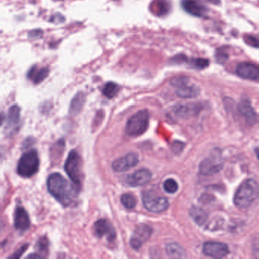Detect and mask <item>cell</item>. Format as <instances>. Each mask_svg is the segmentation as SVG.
Listing matches in <instances>:
<instances>
[{"label":"cell","mask_w":259,"mask_h":259,"mask_svg":"<svg viewBox=\"0 0 259 259\" xmlns=\"http://www.w3.org/2000/svg\"><path fill=\"white\" fill-rule=\"evenodd\" d=\"M153 230L147 224H141L137 226L130 239V245L132 248L135 250L140 249L143 244L145 243L150 239Z\"/></svg>","instance_id":"obj_9"},{"label":"cell","mask_w":259,"mask_h":259,"mask_svg":"<svg viewBox=\"0 0 259 259\" xmlns=\"http://www.w3.org/2000/svg\"><path fill=\"white\" fill-rule=\"evenodd\" d=\"M201 107L196 103L177 105L174 108V111L179 117L183 118H190L195 117L201 111Z\"/></svg>","instance_id":"obj_18"},{"label":"cell","mask_w":259,"mask_h":259,"mask_svg":"<svg viewBox=\"0 0 259 259\" xmlns=\"http://www.w3.org/2000/svg\"><path fill=\"white\" fill-rule=\"evenodd\" d=\"M49 242L46 236L40 238L36 244V248L38 251V254H47L49 251Z\"/></svg>","instance_id":"obj_27"},{"label":"cell","mask_w":259,"mask_h":259,"mask_svg":"<svg viewBox=\"0 0 259 259\" xmlns=\"http://www.w3.org/2000/svg\"><path fill=\"white\" fill-rule=\"evenodd\" d=\"M182 7L185 11L197 17H204L208 12L205 6L198 0H183Z\"/></svg>","instance_id":"obj_15"},{"label":"cell","mask_w":259,"mask_h":259,"mask_svg":"<svg viewBox=\"0 0 259 259\" xmlns=\"http://www.w3.org/2000/svg\"><path fill=\"white\" fill-rule=\"evenodd\" d=\"M84 103V94L81 93H78L73 100H72V103L70 105V109H69V112L72 115H76L77 114L80 112L81 108H82L83 105Z\"/></svg>","instance_id":"obj_23"},{"label":"cell","mask_w":259,"mask_h":259,"mask_svg":"<svg viewBox=\"0 0 259 259\" xmlns=\"http://www.w3.org/2000/svg\"><path fill=\"white\" fill-rule=\"evenodd\" d=\"M215 58H216L218 63H224L228 59V54L222 49H218L216 54H215Z\"/></svg>","instance_id":"obj_31"},{"label":"cell","mask_w":259,"mask_h":259,"mask_svg":"<svg viewBox=\"0 0 259 259\" xmlns=\"http://www.w3.org/2000/svg\"><path fill=\"white\" fill-rule=\"evenodd\" d=\"M40 159L35 150H31L24 153L17 166V173L21 177L28 178L32 177L38 171Z\"/></svg>","instance_id":"obj_5"},{"label":"cell","mask_w":259,"mask_h":259,"mask_svg":"<svg viewBox=\"0 0 259 259\" xmlns=\"http://www.w3.org/2000/svg\"><path fill=\"white\" fill-rule=\"evenodd\" d=\"M189 213H190L192 219L198 225H204L207 221L208 214L206 213L204 209H201V208L193 206V207L191 208Z\"/></svg>","instance_id":"obj_22"},{"label":"cell","mask_w":259,"mask_h":259,"mask_svg":"<svg viewBox=\"0 0 259 259\" xmlns=\"http://www.w3.org/2000/svg\"><path fill=\"white\" fill-rule=\"evenodd\" d=\"M49 72L47 68H43L40 70H37L35 67H32L28 72V77L29 79L34 81V84H40L48 76Z\"/></svg>","instance_id":"obj_21"},{"label":"cell","mask_w":259,"mask_h":259,"mask_svg":"<svg viewBox=\"0 0 259 259\" xmlns=\"http://www.w3.org/2000/svg\"><path fill=\"white\" fill-rule=\"evenodd\" d=\"M238 76L251 81H259V66L254 63H241L236 69Z\"/></svg>","instance_id":"obj_12"},{"label":"cell","mask_w":259,"mask_h":259,"mask_svg":"<svg viewBox=\"0 0 259 259\" xmlns=\"http://www.w3.org/2000/svg\"><path fill=\"white\" fill-rule=\"evenodd\" d=\"M48 191L59 203L64 206L73 204L79 192L75 185L70 184L61 174L54 173L49 176L47 180Z\"/></svg>","instance_id":"obj_1"},{"label":"cell","mask_w":259,"mask_h":259,"mask_svg":"<svg viewBox=\"0 0 259 259\" xmlns=\"http://www.w3.org/2000/svg\"><path fill=\"white\" fill-rule=\"evenodd\" d=\"M119 88L117 84L114 82L107 83L103 88V93L105 97L109 99L114 98L118 92Z\"/></svg>","instance_id":"obj_25"},{"label":"cell","mask_w":259,"mask_h":259,"mask_svg":"<svg viewBox=\"0 0 259 259\" xmlns=\"http://www.w3.org/2000/svg\"><path fill=\"white\" fill-rule=\"evenodd\" d=\"M152 7H153L152 10L153 13H156L158 16L167 14L170 10V5L168 3L166 2L165 0H158L153 3Z\"/></svg>","instance_id":"obj_24"},{"label":"cell","mask_w":259,"mask_h":259,"mask_svg":"<svg viewBox=\"0 0 259 259\" xmlns=\"http://www.w3.org/2000/svg\"><path fill=\"white\" fill-rule=\"evenodd\" d=\"M142 201L146 209L154 213H161L167 210L169 207V201L167 198L158 196L152 192H144Z\"/></svg>","instance_id":"obj_8"},{"label":"cell","mask_w":259,"mask_h":259,"mask_svg":"<svg viewBox=\"0 0 259 259\" xmlns=\"http://www.w3.org/2000/svg\"><path fill=\"white\" fill-rule=\"evenodd\" d=\"M28 244H25V245H22L19 250L16 251L13 255L10 256L9 258H13V259H17L19 258L23 254V253H25V251L28 249Z\"/></svg>","instance_id":"obj_32"},{"label":"cell","mask_w":259,"mask_h":259,"mask_svg":"<svg viewBox=\"0 0 259 259\" xmlns=\"http://www.w3.org/2000/svg\"><path fill=\"white\" fill-rule=\"evenodd\" d=\"M238 109H239L241 115L245 119V120L249 124H254L257 121V114H256L254 108H252L251 103L248 100H242L239 103Z\"/></svg>","instance_id":"obj_19"},{"label":"cell","mask_w":259,"mask_h":259,"mask_svg":"<svg viewBox=\"0 0 259 259\" xmlns=\"http://www.w3.org/2000/svg\"><path fill=\"white\" fill-rule=\"evenodd\" d=\"M172 85L177 88L176 93L182 98H193L199 94V88L195 84H191L186 77H178L171 81Z\"/></svg>","instance_id":"obj_7"},{"label":"cell","mask_w":259,"mask_h":259,"mask_svg":"<svg viewBox=\"0 0 259 259\" xmlns=\"http://www.w3.org/2000/svg\"><path fill=\"white\" fill-rule=\"evenodd\" d=\"M14 224L16 230L25 232L30 227V218L28 212L24 208L19 207L15 212Z\"/></svg>","instance_id":"obj_17"},{"label":"cell","mask_w":259,"mask_h":259,"mask_svg":"<svg viewBox=\"0 0 259 259\" xmlns=\"http://www.w3.org/2000/svg\"><path fill=\"white\" fill-rule=\"evenodd\" d=\"M183 147H184V144L183 143L174 142V144H173V150L176 153H179L183 150Z\"/></svg>","instance_id":"obj_33"},{"label":"cell","mask_w":259,"mask_h":259,"mask_svg":"<svg viewBox=\"0 0 259 259\" xmlns=\"http://www.w3.org/2000/svg\"><path fill=\"white\" fill-rule=\"evenodd\" d=\"M203 252L209 257L222 258L229 254V248L222 242H208L203 246Z\"/></svg>","instance_id":"obj_11"},{"label":"cell","mask_w":259,"mask_h":259,"mask_svg":"<svg viewBox=\"0 0 259 259\" xmlns=\"http://www.w3.org/2000/svg\"><path fill=\"white\" fill-rule=\"evenodd\" d=\"M64 169L72 184L80 191L82 186V161L78 152L70 151L65 162Z\"/></svg>","instance_id":"obj_3"},{"label":"cell","mask_w":259,"mask_h":259,"mask_svg":"<svg viewBox=\"0 0 259 259\" xmlns=\"http://www.w3.org/2000/svg\"><path fill=\"white\" fill-rule=\"evenodd\" d=\"M138 163L139 158L138 154L135 153H129L124 157H120L114 160L112 163V168L114 171L122 173L138 165Z\"/></svg>","instance_id":"obj_10"},{"label":"cell","mask_w":259,"mask_h":259,"mask_svg":"<svg viewBox=\"0 0 259 259\" xmlns=\"http://www.w3.org/2000/svg\"><path fill=\"white\" fill-rule=\"evenodd\" d=\"M245 43L249 46L254 48H258L259 49V39L254 36L246 35L245 37Z\"/></svg>","instance_id":"obj_30"},{"label":"cell","mask_w":259,"mask_h":259,"mask_svg":"<svg viewBox=\"0 0 259 259\" xmlns=\"http://www.w3.org/2000/svg\"><path fill=\"white\" fill-rule=\"evenodd\" d=\"M255 153H256V155H257V159L259 160V147H258V148L255 149Z\"/></svg>","instance_id":"obj_35"},{"label":"cell","mask_w":259,"mask_h":259,"mask_svg":"<svg viewBox=\"0 0 259 259\" xmlns=\"http://www.w3.org/2000/svg\"><path fill=\"white\" fill-rule=\"evenodd\" d=\"M178 189V183L175 180H173V179H168V180L164 182V189L167 193H175V192H177Z\"/></svg>","instance_id":"obj_28"},{"label":"cell","mask_w":259,"mask_h":259,"mask_svg":"<svg viewBox=\"0 0 259 259\" xmlns=\"http://www.w3.org/2000/svg\"><path fill=\"white\" fill-rule=\"evenodd\" d=\"M121 202L127 209H133L137 204L136 198L132 194H124L121 196Z\"/></svg>","instance_id":"obj_26"},{"label":"cell","mask_w":259,"mask_h":259,"mask_svg":"<svg viewBox=\"0 0 259 259\" xmlns=\"http://www.w3.org/2000/svg\"><path fill=\"white\" fill-rule=\"evenodd\" d=\"M43 256L40 255V254H31V255L28 256V257H30V258H33V257H35V258H41Z\"/></svg>","instance_id":"obj_34"},{"label":"cell","mask_w":259,"mask_h":259,"mask_svg":"<svg viewBox=\"0 0 259 259\" xmlns=\"http://www.w3.org/2000/svg\"><path fill=\"white\" fill-rule=\"evenodd\" d=\"M95 235L98 237H106L108 242H113L116 238V231L112 224L106 219L96 221L94 226Z\"/></svg>","instance_id":"obj_13"},{"label":"cell","mask_w":259,"mask_h":259,"mask_svg":"<svg viewBox=\"0 0 259 259\" xmlns=\"http://www.w3.org/2000/svg\"><path fill=\"white\" fill-rule=\"evenodd\" d=\"M150 114L147 110H141L128 120L126 132L129 136L138 137L143 135L149 127Z\"/></svg>","instance_id":"obj_4"},{"label":"cell","mask_w":259,"mask_h":259,"mask_svg":"<svg viewBox=\"0 0 259 259\" xmlns=\"http://www.w3.org/2000/svg\"><path fill=\"white\" fill-rule=\"evenodd\" d=\"M224 167V160L219 150H215L208 158L201 161L199 171L202 175L211 176L217 174Z\"/></svg>","instance_id":"obj_6"},{"label":"cell","mask_w":259,"mask_h":259,"mask_svg":"<svg viewBox=\"0 0 259 259\" xmlns=\"http://www.w3.org/2000/svg\"><path fill=\"white\" fill-rule=\"evenodd\" d=\"M152 178L151 172L147 169H141L126 177V183L132 187L144 186Z\"/></svg>","instance_id":"obj_14"},{"label":"cell","mask_w":259,"mask_h":259,"mask_svg":"<svg viewBox=\"0 0 259 259\" xmlns=\"http://www.w3.org/2000/svg\"><path fill=\"white\" fill-rule=\"evenodd\" d=\"M259 195V186L255 180L248 179L242 182L234 195L235 205L239 209H246L257 199Z\"/></svg>","instance_id":"obj_2"},{"label":"cell","mask_w":259,"mask_h":259,"mask_svg":"<svg viewBox=\"0 0 259 259\" xmlns=\"http://www.w3.org/2000/svg\"><path fill=\"white\" fill-rule=\"evenodd\" d=\"M21 110L18 105H13L10 108L7 114L6 130L13 135V132L18 129L20 121Z\"/></svg>","instance_id":"obj_16"},{"label":"cell","mask_w":259,"mask_h":259,"mask_svg":"<svg viewBox=\"0 0 259 259\" xmlns=\"http://www.w3.org/2000/svg\"><path fill=\"white\" fill-rule=\"evenodd\" d=\"M192 66L196 69H204L209 66V62L207 59L198 58L192 60Z\"/></svg>","instance_id":"obj_29"},{"label":"cell","mask_w":259,"mask_h":259,"mask_svg":"<svg viewBox=\"0 0 259 259\" xmlns=\"http://www.w3.org/2000/svg\"><path fill=\"white\" fill-rule=\"evenodd\" d=\"M166 252L169 257L173 258H184L186 257V251L181 245L177 243H169L166 245Z\"/></svg>","instance_id":"obj_20"}]
</instances>
